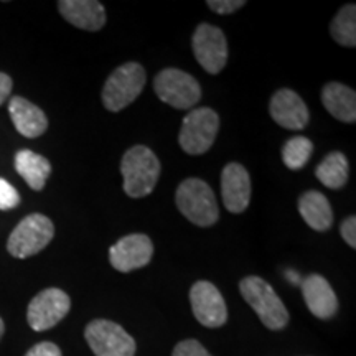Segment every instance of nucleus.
<instances>
[{"label": "nucleus", "mask_w": 356, "mask_h": 356, "mask_svg": "<svg viewBox=\"0 0 356 356\" xmlns=\"http://www.w3.org/2000/svg\"><path fill=\"white\" fill-rule=\"evenodd\" d=\"M124 191L131 198H142L152 193L160 177V162L145 145L129 149L121 160Z\"/></svg>", "instance_id": "f257e3e1"}, {"label": "nucleus", "mask_w": 356, "mask_h": 356, "mask_svg": "<svg viewBox=\"0 0 356 356\" xmlns=\"http://www.w3.org/2000/svg\"><path fill=\"white\" fill-rule=\"evenodd\" d=\"M175 200L181 215L193 225L207 228V226L215 225L220 218V210H218L211 186L200 178H186L185 181H181Z\"/></svg>", "instance_id": "f03ea898"}, {"label": "nucleus", "mask_w": 356, "mask_h": 356, "mask_svg": "<svg viewBox=\"0 0 356 356\" xmlns=\"http://www.w3.org/2000/svg\"><path fill=\"white\" fill-rule=\"evenodd\" d=\"M239 291L244 300L252 307L261 322L269 330H282L289 323V312L280 297L264 279L249 275L239 284Z\"/></svg>", "instance_id": "7ed1b4c3"}, {"label": "nucleus", "mask_w": 356, "mask_h": 356, "mask_svg": "<svg viewBox=\"0 0 356 356\" xmlns=\"http://www.w3.org/2000/svg\"><path fill=\"white\" fill-rule=\"evenodd\" d=\"M53 236H55V226L50 218L33 213L25 216L8 236L7 251L17 259H26L43 251L50 244Z\"/></svg>", "instance_id": "20e7f679"}, {"label": "nucleus", "mask_w": 356, "mask_h": 356, "mask_svg": "<svg viewBox=\"0 0 356 356\" xmlns=\"http://www.w3.org/2000/svg\"><path fill=\"white\" fill-rule=\"evenodd\" d=\"M147 74L139 63H126L109 74L102 89V102L106 109L119 113L137 99L145 86Z\"/></svg>", "instance_id": "39448f33"}, {"label": "nucleus", "mask_w": 356, "mask_h": 356, "mask_svg": "<svg viewBox=\"0 0 356 356\" xmlns=\"http://www.w3.org/2000/svg\"><path fill=\"white\" fill-rule=\"evenodd\" d=\"M220 129V118L211 108L193 109L185 115L181 124L180 142L181 149L190 155H202L210 150Z\"/></svg>", "instance_id": "423d86ee"}, {"label": "nucleus", "mask_w": 356, "mask_h": 356, "mask_svg": "<svg viewBox=\"0 0 356 356\" xmlns=\"http://www.w3.org/2000/svg\"><path fill=\"white\" fill-rule=\"evenodd\" d=\"M155 92L159 99L175 109H191L202 99V88L191 74L177 68L162 70L155 76Z\"/></svg>", "instance_id": "0eeeda50"}, {"label": "nucleus", "mask_w": 356, "mask_h": 356, "mask_svg": "<svg viewBox=\"0 0 356 356\" xmlns=\"http://www.w3.org/2000/svg\"><path fill=\"white\" fill-rule=\"evenodd\" d=\"M88 345L96 356H134L136 341L121 325L111 320H92L84 330Z\"/></svg>", "instance_id": "6e6552de"}, {"label": "nucleus", "mask_w": 356, "mask_h": 356, "mask_svg": "<svg viewBox=\"0 0 356 356\" xmlns=\"http://www.w3.org/2000/svg\"><path fill=\"white\" fill-rule=\"evenodd\" d=\"M71 309L68 293L61 289H44L33 297L26 310V320L35 332L50 330L60 323Z\"/></svg>", "instance_id": "1a4fd4ad"}, {"label": "nucleus", "mask_w": 356, "mask_h": 356, "mask_svg": "<svg viewBox=\"0 0 356 356\" xmlns=\"http://www.w3.org/2000/svg\"><path fill=\"white\" fill-rule=\"evenodd\" d=\"M191 47L200 66L210 74H218L228 61V42L220 29L202 24L191 40Z\"/></svg>", "instance_id": "9d476101"}, {"label": "nucleus", "mask_w": 356, "mask_h": 356, "mask_svg": "<svg viewBox=\"0 0 356 356\" xmlns=\"http://www.w3.org/2000/svg\"><path fill=\"white\" fill-rule=\"evenodd\" d=\"M190 304L203 327L220 328L228 320V309L221 292L208 280H198L190 291Z\"/></svg>", "instance_id": "9b49d317"}, {"label": "nucleus", "mask_w": 356, "mask_h": 356, "mask_svg": "<svg viewBox=\"0 0 356 356\" xmlns=\"http://www.w3.org/2000/svg\"><path fill=\"white\" fill-rule=\"evenodd\" d=\"M154 256V244L145 234H129L109 249V262L119 273H131L147 266Z\"/></svg>", "instance_id": "f8f14e48"}, {"label": "nucleus", "mask_w": 356, "mask_h": 356, "mask_svg": "<svg viewBox=\"0 0 356 356\" xmlns=\"http://www.w3.org/2000/svg\"><path fill=\"white\" fill-rule=\"evenodd\" d=\"M269 111L274 121L289 131H302L310 119L305 102L292 89H279L270 99Z\"/></svg>", "instance_id": "ddd939ff"}, {"label": "nucleus", "mask_w": 356, "mask_h": 356, "mask_svg": "<svg viewBox=\"0 0 356 356\" xmlns=\"http://www.w3.org/2000/svg\"><path fill=\"white\" fill-rule=\"evenodd\" d=\"M221 197L226 210L243 213L251 200V178L239 163H228L221 173Z\"/></svg>", "instance_id": "4468645a"}, {"label": "nucleus", "mask_w": 356, "mask_h": 356, "mask_svg": "<svg viewBox=\"0 0 356 356\" xmlns=\"http://www.w3.org/2000/svg\"><path fill=\"white\" fill-rule=\"evenodd\" d=\"M302 296L305 305L315 317L327 320L332 318L338 310L337 293L328 280L318 274H310L309 277L302 279Z\"/></svg>", "instance_id": "2eb2a0df"}, {"label": "nucleus", "mask_w": 356, "mask_h": 356, "mask_svg": "<svg viewBox=\"0 0 356 356\" xmlns=\"http://www.w3.org/2000/svg\"><path fill=\"white\" fill-rule=\"evenodd\" d=\"M58 10L68 24L88 32H97L106 25V10L96 0H61Z\"/></svg>", "instance_id": "dca6fc26"}, {"label": "nucleus", "mask_w": 356, "mask_h": 356, "mask_svg": "<svg viewBox=\"0 0 356 356\" xmlns=\"http://www.w3.org/2000/svg\"><path fill=\"white\" fill-rule=\"evenodd\" d=\"M8 113H10L12 122L15 126L17 132L22 134L24 137L29 139H35V137L43 136L48 129V119L47 115L38 106L22 96L12 97L8 102Z\"/></svg>", "instance_id": "f3484780"}, {"label": "nucleus", "mask_w": 356, "mask_h": 356, "mask_svg": "<svg viewBox=\"0 0 356 356\" xmlns=\"http://www.w3.org/2000/svg\"><path fill=\"white\" fill-rule=\"evenodd\" d=\"M325 109L341 122L356 121V95L341 83H328L322 91Z\"/></svg>", "instance_id": "a211bd4d"}, {"label": "nucleus", "mask_w": 356, "mask_h": 356, "mask_svg": "<svg viewBox=\"0 0 356 356\" xmlns=\"http://www.w3.org/2000/svg\"><path fill=\"white\" fill-rule=\"evenodd\" d=\"M299 211L312 229L327 231L333 225V211L330 202L320 191L310 190L299 200Z\"/></svg>", "instance_id": "6ab92c4d"}, {"label": "nucleus", "mask_w": 356, "mask_h": 356, "mask_svg": "<svg viewBox=\"0 0 356 356\" xmlns=\"http://www.w3.org/2000/svg\"><path fill=\"white\" fill-rule=\"evenodd\" d=\"M15 170L26 181V185L35 191L43 190L48 177L51 173V163L43 155L32 150H20L15 155Z\"/></svg>", "instance_id": "aec40b11"}, {"label": "nucleus", "mask_w": 356, "mask_h": 356, "mask_svg": "<svg viewBox=\"0 0 356 356\" xmlns=\"http://www.w3.org/2000/svg\"><path fill=\"white\" fill-rule=\"evenodd\" d=\"M350 165L348 159L345 157L341 152H332L323 159V162L320 163L315 170V175L327 188L338 190L341 188L348 180Z\"/></svg>", "instance_id": "412c9836"}, {"label": "nucleus", "mask_w": 356, "mask_h": 356, "mask_svg": "<svg viewBox=\"0 0 356 356\" xmlns=\"http://www.w3.org/2000/svg\"><path fill=\"white\" fill-rule=\"evenodd\" d=\"M332 38L341 47L353 48L356 44V6L348 3L337 13L330 25Z\"/></svg>", "instance_id": "4be33fe9"}, {"label": "nucleus", "mask_w": 356, "mask_h": 356, "mask_svg": "<svg viewBox=\"0 0 356 356\" xmlns=\"http://www.w3.org/2000/svg\"><path fill=\"white\" fill-rule=\"evenodd\" d=\"M314 144L304 136L292 137L282 149V160L291 170H300L312 157Z\"/></svg>", "instance_id": "5701e85b"}, {"label": "nucleus", "mask_w": 356, "mask_h": 356, "mask_svg": "<svg viewBox=\"0 0 356 356\" xmlns=\"http://www.w3.org/2000/svg\"><path fill=\"white\" fill-rule=\"evenodd\" d=\"M20 195L7 180L0 178V210H12L19 207Z\"/></svg>", "instance_id": "b1692460"}, {"label": "nucleus", "mask_w": 356, "mask_h": 356, "mask_svg": "<svg viewBox=\"0 0 356 356\" xmlns=\"http://www.w3.org/2000/svg\"><path fill=\"white\" fill-rule=\"evenodd\" d=\"M172 356H211L197 340H184L173 348Z\"/></svg>", "instance_id": "393cba45"}, {"label": "nucleus", "mask_w": 356, "mask_h": 356, "mask_svg": "<svg viewBox=\"0 0 356 356\" xmlns=\"http://www.w3.org/2000/svg\"><path fill=\"white\" fill-rule=\"evenodd\" d=\"M244 3L246 2H243V0H208L207 6L213 12L221 13V15H228V13H233L244 7Z\"/></svg>", "instance_id": "a878e982"}, {"label": "nucleus", "mask_w": 356, "mask_h": 356, "mask_svg": "<svg viewBox=\"0 0 356 356\" xmlns=\"http://www.w3.org/2000/svg\"><path fill=\"white\" fill-rule=\"evenodd\" d=\"M25 356H61V350L51 341H42L26 351Z\"/></svg>", "instance_id": "bb28decb"}, {"label": "nucleus", "mask_w": 356, "mask_h": 356, "mask_svg": "<svg viewBox=\"0 0 356 356\" xmlns=\"http://www.w3.org/2000/svg\"><path fill=\"white\" fill-rule=\"evenodd\" d=\"M341 238L345 239L346 244H350L351 249L356 248V218L350 216L341 222V228H340Z\"/></svg>", "instance_id": "cd10ccee"}, {"label": "nucleus", "mask_w": 356, "mask_h": 356, "mask_svg": "<svg viewBox=\"0 0 356 356\" xmlns=\"http://www.w3.org/2000/svg\"><path fill=\"white\" fill-rule=\"evenodd\" d=\"M12 78L6 73H0V104H3V101L10 96L12 92Z\"/></svg>", "instance_id": "c85d7f7f"}, {"label": "nucleus", "mask_w": 356, "mask_h": 356, "mask_svg": "<svg viewBox=\"0 0 356 356\" xmlns=\"http://www.w3.org/2000/svg\"><path fill=\"white\" fill-rule=\"evenodd\" d=\"M286 277L289 279V282H291L292 286H300V284H302V277L296 273V270H292V269L287 270Z\"/></svg>", "instance_id": "c756f323"}, {"label": "nucleus", "mask_w": 356, "mask_h": 356, "mask_svg": "<svg viewBox=\"0 0 356 356\" xmlns=\"http://www.w3.org/2000/svg\"><path fill=\"white\" fill-rule=\"evenodd\" d=\"M3 332H6V325H3V320L0 318V340H2V337H3Z\"/></svg>", "instance_id": "7c9ffc66"}]
</instances>
